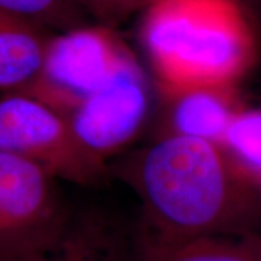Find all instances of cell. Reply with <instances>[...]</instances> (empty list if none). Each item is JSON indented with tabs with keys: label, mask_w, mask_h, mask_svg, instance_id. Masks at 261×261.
I'll return each mask as SVG.
<instances>
[{
	"label": "cell",
	"mask_w": 261,
	"mask_h": 261,
	"mask_svg": "<svg viewBox=\"0 0 261 261\" xmlns=\"http://www.w3.org/2000/svg\"><path fill=\"white\" fill-rule=\"evenodd\" d=\"M142 205L138 228L168 240L261 232V189L219 144L163 135L123 163Z\"/></svg>",
	"instance_id": "obj_1"
},
{
	"label": "cell",
	"mask_w": 261,
	"mask_h": 261,
	"mask_svg": "<svg viewBox=\"0 0 261 261\" xmlns=\"http://www.w3.org/2000/svg\"><path fill=\"white\" fill-rule=\"evenodd\" d=\"M140 38L166 97L200 87H235L257 58V37L238 0H151Z\"/></svg>",
	"instance_id": "obj_2"
},
{
	"label": "cell",
	"mask_w": 261,
	"mask_h": 261,
	"mask_svg": "<svg viewBox=\"0 0 261 261\" xmlns=\"http://www.w3.org/2000/svg\"><path fill=\"white\" fill-rule=\"evenodd\" d=\"M0 149L79 186L100 185L109 174L106 161L75 138L65 115L27 93L0 96Z\"/></svg>",
	"instance_id": "obj_3"
},
{
	"label": "cell",
	"mask_w": 261,
	"mask_h": 261,
	"mask_svg": "<svg viewBox=\"0 0 261 261\" xmlns=\"http://www.w3.org/2000/svg\"><path fill=\"white\" fill-rule=\"evenodd\" d=\"M130 54V48L103 23L60 31L48 41L38 77L22 93L67 116L111 83Z\"/></svg>",
	"instance_id": "obj_4"
},
{
	"label": "cell",
	"mask_w": 261,
	"mask_h": 261,
	"mask_svg": "<svg viewBox=\"0 0 261 261\" xmlns=\"http://www.w3.org/2000/svg\"><path fill=\"white\" fill-rule=\"evenodd\" d=\"M71 218L53 174L0 149V252L51 248Z\"/></svg>",
	"instance_id": "obj_5"
},
{
	"label": "cell",
	"mask_w": 261,
	"mask_h": 261,
	"mask_svg": "<svg viewBox=\"0 0 261 261\" xmlns=\"http://www.w3.org/2000/svg\"><path fill=\"white\" fill-rule=\"evenodd\" d=\"M151 94L145 71L132 53L112 82L67 115L75 138L94 157H108L129 145L148 118Z\"/></svg>",
	"instance_id": "obj_6"
},
{
	"label": "cell",
	"mask_w": 261,
	"mask_h": 261,
	"mask_svg": "<svg viewBox=\"0 0 261 261\" xmlns=\"http://www.w3.org/2000/svg\"><path fill=\"white\" fill-rule=\"evenodd\" d=\"M0 261H134L132 233L102 215H73L64 235L51 248L0 252Z\"/></svg>",
	"instance_id": "obj_7"
},
{
	"label": "cell",
	"mask_w": 261,
	"mask_h": 261,
	"mask_svg": "<svg viewBox=\"0 0 261 261\" xmlns=\"http://www.w3.org/2000/svg\"><path fill=\"white\" fill-rule=\"evenodd\" d=\"M134 261H261V232L168 240L137 229Z\"/></svg>",
	"instance_id": "obj_8"
},
{
	"label": "cell",
	"mask_w": 261,
	"mask_h": 261,
	"mask_svg": "<svg viewBox=\"0 0 261 261\" xmlns=\"http://www.w3.org/2000/svg\"><path fill=\"white\" fill-rule=\"evenodd\" d=\"M167 130L164 135L221 144L233 116L243 108L235 87H200L167 97Z\"/></svg>",
	"instance_id": "obj_9"
},
{
	"label": "cell",
	"mask_w": 261,
	"mask_h": 261,
	"mask_svg": "<svg viewBox=\"0 0 261 261\" xmlns=\"http://www.w3.org/2000/svg\"><path fill=\"white\" fill-rule=\"evenodd\" d=\"M0 9V94L22 93L37 79L53 32Z\"/></svg>",
	"instance_id": "obj_10"
},
{
	"label": "cell",
	"mask_w": 261,
	"mask_h": 261,
	"mask_svg": "<svg viewBox=\"0 0 261 261\" xmlns=\"http://www.w3.org/2000/svg\"><path fill=\"white\" fill-rule=\"evenodd\" d=\"M219 145L235 167L261 189V108H241Z\"/></svg>",
	"instance_id": "obj_11"
},
{
	"label": "cell",
	"mask_w": 261,
	"mask_h": 261,
	"mask_svg": "<svg viewBox=\"0 0 261 261\" xmlns=\"http://www.w3.org/2000/svg\"><path fill=\"white\" fill-rule=\"evenodd\" d=\"M79 8L75 0H0L2 10L58 31L79 27Z\"/></svg>",
	"instance_id": "obj_12"
},
{
	"label": "cell",
	"mask_w": 261,
	"mask_h": 261,
	"mask_svg": "<svg viewBox=\"0 0 261 261\" xmlns=\"http://www.w3.org/2000/svg\"><path fill=\"white\" fill-rule=\"evenodd\" d=\"M80 8L89 10L103 25H116L135 12L142 10L151 0H75Z\"/></svg>",
	"instance_id": "obj_13"
},
{
	"label": "cell",
	"mask_w": 261,
	"mask_h": 261,
	"mask_svg": "<svg viewBox=\"0 0 261 261\" xmlns=\"http://www.w3.org/2000/svg\"><path fill=\"white\" fill-rule=\"evenodd\" d=\"M238 2H241L245 8H248L250 5H257V3H260L261 0H238Z\"/></svg>",
	"instance_id": "obj_14"
}]
</instances>
